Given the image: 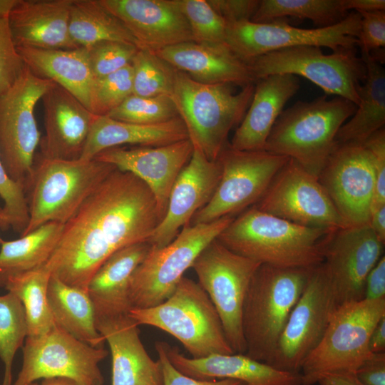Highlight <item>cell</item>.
Wrapping results in <instances>:
<instances>
[{
  "label": "cell",
  "mask_w": 385,
  "mask_h": 385,
  "mask_svg": "<svg viewBox=\"0 0 385 385\" xmlns=\"http://www.w3.org/2000/svg\"><path fill=\"white\" fill-rule=\"evenodd\" d=\"M160 222L155 197L147 185L115 168L64 224L45 265L64 283L87 291L91 277L111 255L149 242Z\"/></svg>",
  "instance_id": "6da1fadb"
},
{
  "label": "cell",
  "mask_w": 385,
  "mask_h": 385,
  "mask_svg": "<svg viewBox=\"0 0 385 385\" xmlns=\"http://www.w3.org/2000/svg\"><path fill=\"white\" fill-rule=\"evenodd\" d=\"M332 232L302 226L252 206L235 217L217 240L235 253L260 264L313 268L323 262L324 247Z\"/></svg>",
  "instance_id": "7a4b0ae2"
},
{
  "label": "cell",
  "mask_w": 385,
  "mask_h": 385,
  "mask_svg": "<svg viewBox=\"0 0 385 385\" xmlns=\"http://www.w3.org/2000/svg\"><path fill=\"white\" fill-rule=\"evenodd\" d=\"M353 102L327 96L311 101H297L284 110L267 139L265 150L293 159L319 177L334 148L342 125L356 111Z\"/></svg>",
  "instance_id": "3957f363"
},
{
  "label": "cell",
  "mask_w": 385,
  "mask_h": 385,
  "mask_svg": "<svg viewBox=\"0 0 385 385\" xmlns=\"http://www.w3.org/2000/svg\"><path fill=\"white\" fill-rule=\"evenodd\" d=\"M313 268L259 265L250 282L242 312L245 355L270 365Z\"/></svg>",
  "instance_id": "277c9868"
},
{
  "label": "cell",
  "mask_w": 385,
  "mask_h": 385,
  "mask_svg": "<svg viewBox=\"0 0 385 385\" xmlns=\"http://www.w3.org/2000/svg\"><path fill=\"white\" fill-rule=\"evenodd\" d=\"M228 83H203L176 71L171 96L194 148L217 160L232 128L243 119L255 83L236 93Z\"/></svg>",
  "instance_id": "5b68a950"
},
{
  "label": "cell",
  "mask_w": 385,
  "mask_h": 385,
  "mask_svg": "<svg viewBox=\"0 0 385 385\" xmlns=\"http://www.w3.org/2000/svg\"><path fill=\"white\" fill-rule=\"evenodd\" d=\"M116 168L91 160L38 157L25 186L29 222L24 235L48 222L65 224Z\"/></svg>",
  "instance_id": "8992f818"
},
{
  "label": "cell",
  "mask_w": 385,
  "mask_h": 385,
  "mask_svg": "<svg viewBox=\"0 0 385 385\" xmlns=\"http://www.w3.org/2000/svg\"><path fill=\"white\" fill-rule=\"evenodd\" d=\"M128 315L138 325L155 327L176 338L192 358L234 353L207 294L188 277L183 276L162 303L149 308H132Z\"/></svg>",
  "instance_id": "52a82bcc"
},
{
  "label": "cell",
  "mask_w": 385,
  "mask_h": 385,
  "mask_svg": "<svg viewBox=\"0 0 385 385\" xmlns=\"http://www.w3.org/2000/svg\"><path fill=\"white\" fill-rule=\"evenodd\" d=\"M384 317L385 298L362 299L337 308L322 340L302 366V385H314L327 374L355 373L371 354L369 337Z\"/></svg>",
  "instance_id": "ba28073f"
},
{
  "label": "cell",
  "mask_w": 385,
  "mask_h": 385,
  "mask_svg": "<svg viewBox=\"0 0 385 385\" xmlns=\"http://www.w3.org/2000/svg\"><path fill=\"white\" fill-rule=\"evenodd\" d=\"M234 218V216H225L208 223L189 224L165 247L151 246L131 279L132 307H153L168 299L200 252Z\"/></svg>",
  "instance_id": "9c48e42d"
},
{
  "label": "cell",
  "mask_w": 385,
  "mask_h": 385,
  "mask_svg": "<svg viewBox=\"0 0 385 385\" xmlns=\"http://www.w3.org/2000/svg\"><path fill=\"white\" fill-rule=\"evenodd\" d=\"M255 81L273 74L302 76L327 95L346 98L356 106L358 88L366 68L355 48H341L324 54L321 47L299 46L271 51L245 62Z\"/></svg>",
  "instance_id": "30bf717a"
},
{
  "label": "cell",
  "mask_w": 385,
  "mask_h": 385,
  "mask_svg": "<svg viewBox=\"0 0 385 385\" xmlns=\"http://www.w3.org/2000/svg\"><path fill=\"white\" fill-rule=\"evenodd\" d=\"M51 82L25 66L15 82L0 94V159L9 177L24 189L41 140L34 109Z\"/></svg>",
  "instance_id": "8fae6325"
},
{
  "label": "cell",
  "mask_w": 385,
  "mask_h": 385,
  "mask_svg": "<svg viewBox=\"0 0 385 385\" xmlns=\"http://www.w3.org/2000/svg\"><path fill=\"white\" fill-rule=\"evenodd\" d=\"M260 262L230 250L217 238L198 255L192 267L220 318L234 353L245 354L242 312L251 279Z\"/></svg>",
  "instance_id": "7c38bea8"
},
{
  "label": "cell",
  "mask_w": 385,
  "mask_h": 385,
  "mask_svg": "<svg viewBox=\"0 0 385 385\" xmlns=\"http://www.w3.org/2000/svg\"><path fill=\"white\" fill-rule=\"evenodd\" d=\"M217 160L221 167L218 185L190 225L234 216L255 205L289 158L266 150H238L227 143Z\"/></svg>",
  "instance_id": "4fadbf2b"
},
{
  "label": "cell",
  "mask_w": 385,
  "mask_h": 385,
  "mask_svg": "<svg viewBox=\"0 0 385 385\" xmlns=\"http://www.w3.org/2000/svg\"><path fill=\"white\" fill-rule=\"evenodd\" d=\"M361 27V15L351 11L339 24L326 28L301 29L282 19L268 23L250 21L227 24L225 43L240 59L247 62L282 48L315 46L332 51L355 48Z\"/></svg>",
  "instance_id": "5bb4252c"
},
{
  "label": "cell",
  "mask_w": 385,
  "mask_h": 385,
  "mask_svg": "<svg viewBox=\"0 0 385 385\" xmlns=\"http://www.w3.org/2000/svg\"><path fill=\"white\" fill-rule=\"evenodd\" d=\"M108 354L54 325L46 334L26 337L23 364L14 385H29L40 379L66 377L86 385H103L98 364Z\"/></svg>",
  "instance_id": "9a60e30c"
},
{
  "label": "cell",
  "mask_w": 385,
  "mask_h": 385,
  "mask_svg": "<svg viewBox=\"0 0 385 385\" xmlns=\"http://www.w3.org/2000/svg\"><path fill=\"white\" fill-rule=\"evenodd\" d=\"M253 206L302 226L332 231L346 227L318 178L292 158Z\"/></svg>",
  "instance_id": "2e32d148"
},
{
  "label": "cell",
  "mask_w": 385,
  "mask_h": 385,
  "mask_svg": "<svg viewBox=\"0 0 385 385\" xmlns=\"http://www.w3.org/2000/svg\"><path fill=\"white\" fill-rule=\"evenodd\" d=\"M336 309L321 264L312 270L307 285L289 316L270 365L280 371L300 373L304 361L322 340Z\"/></svg>",
  "instance_id": "e0dca14e"
},
{
  "label": "cell",
  "mask_w": 385,
  "mask_h": 385,
  "mask_svg": "<svg viewBox=\"0 0 385 385\" xmlns=\"http://www.w3.org/2000/svg\"><path fill=\"white\" fill-rule=\"evenodd\" d=\"M318 180L346 227L369 225L375 175L363 145L337 143Z\"/></svg>",
  "instance_id": "ac0fdd59"
},
{
  "label": "cell",
  "mask_w": 385,
  "mask_h": 385,
  "mask_svg": "<svg viewBox=\"0 0 385 385\" xmlns=\"http://www.w3.org/2000/svg\"><path fill=\"white\" fill-rule=\"evenodd\" d=\"M384 244L369 225L332 232L322 265L337 308L364 299L366 277L383 256Z\"/></svg>",
  "instance_id": "d6986e66"
},
{
  "label": "cell",
  "mask_w": 385,
  "mask_h": 385,
  "mask_svg": "<svg viewBox=\"0 0 385 385\" xmlns=\"http://www.w3.org/2000/svg\"><path fill=\"white\" fill-rule=\"evenodd\" d=\"M192 153L193 145L188 138L161 146L113 147L93 158L130 173L144 182L155 197L161 221L173 185Z\"/></svg>",
  "instance_id": "ffe728a7"
},
{
  "label": "cell",
  "mask_w": 385,
  "mask_h": 385,
  "mask_svg": "<svg viewBox=\"0 0 385 385\" xmlns=\"http://www.w3.org/2000/svg\"><path fill=\"white\" fill-rule=\"evenodd\" d=\"M220 177L219 161L208 160L193 147L190 160L173 185L164 217L148 242L153 247L168 245L181 227L189 225L195 214L212 198Z\"/></svg>",
  "instance_id": "44dd1931"
},
{
  "label": "cell",
  "mask_w": 385,
  "mask_h": 385,
  "mask_svg": "<svg viewBox=\"0 0 385 385\" xmlns=\"http://www.w3.org/2000/svg\"><path fill=\"white\" fill-rule=\"evenodd\" d=\"M41 100L45 135L39 143L40 156L79 159L97 115L68 91L53 81Z\"/></svg>",
  "instance_id": "7402d4cb"
},
{
  "label": "cell",
  "mask_w": 385,
  "mask_h": 385,
  "mask_svg": "<svg viewBox=\"0 0 385 385\" xmlns=\"http://www.w3.org/2000/svg\"><path fill=\"white\" fill-rule=\"evenodd\" d=\"M137 41L157 51L194 41L190 26L173 0H99Z\"/></svg>",
  "instance_id": "603a6c76"
},
{
  "label": "cell",
  "mask_w": 385,
  "mask_h": 385,
  "mask_svg": "<svg viewBox=\"0 0 385 385\" xmlns=\"http://www.w3.org/2000/svg\"><path fill=\"white\" fill-rule=\"evenodd\" d=\"M96 325L111 350L112 385H163L161 363L149 356L128 314L96 317Z\"/></svg>",
  "instance_id": "cb8c5ba5"
},
{
  "label": "cell",
  "mask_w": 385,
  "mask_h": 385,
  "mask_svg": "<svg viewBox=\"0 0 385 385\" xmlns=\"http://www.w3.org/2000/svg\"><path fill=\"white\" fill-rule=\"evenodd\" d=\"M168 359L182 374L199 380L233 379L245 385H302L300 373L278 370L245 354H215L189 358L165 344Z\"/></svg>",
  "instance_id": "d4e9b609"
},
{
  "label": "cell",
  "mask_w": 385,
  "mask_h": 385,
  "mask_svg": "<svg viewBox=\"0 0 385 385\" xmlns=\"http://www.w3.org/2000/svg\"><path fill=\"white\" fill-rule=\"evenodd\" d=\"M177 71L203 83H228L242 88L255 81L247 64L226 43L188 41L155 51Z\"/></svg>",
  "instance_id": "484cf974"
},
{
  "label": "cell",
  "mask_w": 385,
  "mask_h": 385,
  "mask_svg": "<svg viewBox=\"0 0 385 385\" xmlns=\"http://www.w3.org/2000/svg\"><path fill=\"white\" fill-rule=\"evenodd\" d=\"M73 0H19L9 24L16 48L46 49L78 48L69 34Z\"/></svg>",
  "instance_id": "4316f807"
},
{
  "label": "cell",
  "mask_w": 385,
  "mask_h": 385,
  "mask_svg": "<svg viewBox=\"0 0 385 385\" xmlns=\"http://www.w3.org/2000/svg\"><path fill=\"white\" fill-rule=\"evenodd\" d=\"M299 87V78L292 74H273L256 80L250 106L230 145L238 150H265L274 123Z\"/></svg>",
  "instance_id": "83f0119b"
},
{
  "label": "cell",
  "mask_w": 385,
  "mask_h": 385,
  "mask_svg": "<svg viewBox=\"0 0 385 385\" xmlns=\"http://www.w3.org/2000/svg\"><path fill=\"white\" fill-rule=\"evenodd\" d=\"M151 248L148 242L125 247L111 255L97 270L87 287L96 317L128 314L132 277Z\"/></svg>",
  "instance_id": "f1b7e54d"
},
{
  "label": "cell",
  "mask_w": 385,
  "mask_h": 385,
  "mask_svg": "<svg viewBox=\"0 0 385 385\" xmlns=\"http://www.w3.org/2000/svg\"><path fill=\"white\" fill-rule=\"evenodd\" d=\"M180 116L157 124H137L97 116L79 159H93L100 152L113 147L161 146L188 139Z\"/></svg>",
  "instance_id": "f546056e"
},
{
  "label": "cell",
  "mask_w": 385,
  "mask_h": 385,
  "mask_svg": "<svg viewBox=\"0 0 385 385\" xmlns=\"http://www.w3.org/2000/svg\"><path fill=\"white\" fill-rule=\"evenodd\" d=\"M16 49L25 66L34 74L64 88L91 111L95 78L86 48L46 49L19 47Z\"/></svg>",
  "instance_id": "4dcf8cb0"
},
{
  "label": "cell",
  "mask_w": 385,
  "mask_h": 385,
  "mask_svg": "<svg viewBox=\"0 0 385 385\" xmlns=\"http://www.w3.org/2000/svg\"><path fill=\"white\" fill-rule=\"evenodd\" d=\"M361 58L366 68V76L358 88L359 101L354 115L339 128L338 144L364 142L385 124V70L382 64L368 54Z\"/></svg>",
  "instance_id": "1f68e13d"
},
{
  "label": "cell",
  "mask_w": 385,
  "mask_h": 385,
  "mask_svg": "<svg viewBox=\"0 0 385 385\" xmlns=\"http://www.w3.org/2000/svg\"><path fill=\"white\" fill-rule=\"evenodd\" d=\"M47 301L56 325L88 345L103 346L105 339L96 328L95 309L87 291L51 275Z\"/></svg>",
  "instance_id": "d6a6232c"
},
{
  "label": "cell",
  "mask_w": 385,
  "mask_h": 385,
  "mask_svg": "<svg viewBox=\"0 0 385 385\" xmlns=\"http://www.w3.org/2000/svg\"><path fill=\"white\" fill-rule=\"evenodd\" d=\"M64 224L48 222L32 232L11 241H1L0 249V287L16 275L46 263L62 234Z\"/></svg>",
  "instance_id": "836d02e7"
},
{
  "label": "cell",
  "mask_w": 385,
  "mask_h": 385,
  "mask_svg": "<svg viewBox=\"0 0 385 385\" xmlns=\"http://www.w3.org/2000/svg\"><path fill=\"white\" fill-rule=\"evenodd\" d=\"M69 34L77 47L88 48L106 41L126 42L139 47L121 21L106 9L99 0H73Z\"/></svg>",
  "instance_id": "e575fe53"
},
{
  "label": "cell",
  "mask_w": 385,
  "mask_h": 385,
  "mask_svg": "<svg viewBox=\"0 0 385 385\" xmlns=\"http://www.w3.org/2000/svg\"><path fill=\"white\" fill-rule=\"evenodd\" d=\"M51 275V272L43 265L9 278L4 287L14 294L24 307L27 337L41 336L55 325L47 301Z\"/></svg>",
  "instance_id": "d590c367"
},
{
  "label": "cell",
  "mask_w": 385,
  "mask_h": 385,
  "mask_svg": "<svg viewBox=\"0 0 385 385\" xmlns=\"http://www.w3.org/2000/svg\"><path fill=\"white\" fill-rule=\"evenodd\" d=\"M343 0H260L250 21L268 23L291 16L311 20L317 28L332 26L348 15Z\"/></svg>",
  "instance_id": "8d00e7d4"
},
{
  "label": "cell",
  "mask_w": 385,
  "mask_h": 385,
  "mask_svg": "<svg viewBox=\"0 0 385 385\" xmlns=\"http://www.w3.org/2000/svg\"><path fill=\"white\" fill-rule=\"evenodd\" d=\"M131 66L133 95L142 97L172 96L177 70L154 51L139 48Z\"/></svg>",
  "instance_id": "74e56055"
},
{
  "label": "cell",
  "mask_w": 385,
  "mask_h": 385,
  "mask_svg": "<svg viewBox=\"0 0 385 385\" xmlns=\"http://www.w3.org/2000/svg\"><path fill=\"white\" fill-rule=\"evenodd\" d=\"M26 337L27 324L21 302L11 292L0 295V359L4 365L2 385H12L14 356Z\"/></svg>",
  "instance_id": "f35d334b"
},
{
  "label": "cell",
  "mask_w": 385,
  "mask_h": 385,
  "mask_svg": "<svg viewBox=\"0 0 385 385\" xmlns=\"http://www.w3.org/2000/svg\"><path fill=\"white\" fill-rule=\"evenodd\" d=\"M107 116L120 121L150 125L168 121L179 115L171 96L142 97L132 94Z\"/></svg>",
  "instance_id": "ab89813d"
},
{
  "label": "cell",
  "mask_w": 385,
  "mask_h": 385,
  "mask_svg": "<svg viewBox=\"0 0 385 385\" xmlns=\"http://www.w3.org/2000/svg\"><path fill=\"white\" fill-rule=\"evenodd\" d=\"M186 19L194 41L226 43L227 23L207 0H173Z\"/></svg>",
  "instance_id": "60d3db41"
},
{
  "label": "cell",
  "mask_w": 385,
  "mask_h": 385,
  "mask_svg": "<svg viewBox=\"0 0 385 385\" xmlns=\"http://www.w3.org/2000/svg\"><path fill=\"white\" fill-rule=\"evenodd\" d=\"M133 94L131 64L107 76L95 78L91 111L97 116L107 115Z\"/></svg>",
  "instance_id": "b9f144b4"
},
{
  "label": "cell",
  "mask_w": 385,
  "mask_h": 385,
  "mask_svg": "<svg viewBox=\"0 0 385 385\" xmlns=\"http://www.w3.org/2000/svg\"><path fill=\"white\" fill-rule=\"evenodd\" d=\"M86 48L93 76L98 78L131 64L139 47L126 42L106 41Z\"/></svg>",
  "instance_id": "7bdbcfd3"
},
{
  "label": "cell",
  "mask_w": 385,
  "mask_h": 385,
  "mask_svg": "<svg viewBox=\"0 0 385 385\" xmlns=\"http://www.w3.org/2000/svg\"><path fill=\"white\" fill-rule=\"evenodd\" d=\"M0 197L4 201L1 210L9 227L21 235L29 222L25 189L21 184L13 181L9 177L1 159Z\"/></svg>",
  "instance_id": "ee69618b"
},
{
  "label": "cell",
  "mask_w": 385,
  "mask_h": 385,
  "mask_svg": "<svg viewBox=\"0 0 385 385\" xmlns=\"http://www.w3.org/2000/svg\"><path fill=\"white\" fill-rule=\"evenodd\" d=\"M25 64L14 43L8 18H0V94L19 77Z\"/></svg>",
  "instance_id": "f6af8a7d"
},
{
  "label": "cell",
  "mask_w": 385,
  "mask_h": 385,
  "mask_svg": "<svg viewBox=\"0 0 385 385\" xmlns=\"http://www.w3.org/2000/svg\"><path fill=\"white\" fill-rule=\"evenodd\" d=\"M371 153L375 175V186L371 207L374 210L385 205V129L372 134L363 144Z\"/></svg>",
  "instance_id": "bcb514c9"
},
{
  "label": "cell",
  "mask_w": 385,
  "mask_h": 385,
  "mask_svg": "<svg viewBox=\"0 0 385 385\" xmlns=\"http://www.w3.org/2000/svg\"><path fill=\"white\" fill-rule=\"evenodd\" d=\"M361 27L357 37L361 53L385 47V11L360 12Z\"/></svg>",
  "instance_id": "7dc6e473"
},
{
  "label": "cell",
  "mask_w": 385,
  "mask_h": 385,
  "mask_svg": "<svg viewBox=\"0 0 385 385\" xmlns=\"http://www.w3.org/2000/svg\"><path fill=\"white\" fill-rule=\"evenodd\" d=\"M165 342H156L155 348L162 366L163 385H245L233 379L199 380L180 372L171 364L166 354Z\"/></svg>",
  "instance_id": "c3c4849f"
},
{
  "label": "cell",
  "mask_w": 385,
  "mask_h": 385,
  "mask_svg": "<svg viewBox=\"0 0 385 385\" xmlns=\"http://www.w3.org/2000/svg\"><path fill=\"white\" fill-rule=\"evenodd\" d=\"M227 24L251 21L260 0H207Z\"/></svg>",
  "instance_id": "681fc988"
},
{
  "label": "cell",
  "mask_w": 385,
  "mask_h": 385,
  "mask_svg": "<svg viewBox=\"0 0 385 385\" xmlns=\"http://www.w3.org/2000/svg\"><path fill=\"white\" fill-rule=\"evenodd\" d=\"M354 374L363 385H385V352L371 353Z\"/></svg>",
  "instance_id": "f907efd6"
},
{
  "label": "cell",
  "mask_w": 385,
  "mask_h": 385,
  "mask_svg": "<svg viewBox=\"0 0 385 385\" xmlns=\"http://www.w3.org/2000/svg\"><path fill=\"white\" fill-rule=\"evenodd\" d=\"M385 298V257L383 255L369 273L364 287V299Z\"/></svg>",
  "instance_id": "816d5d0a"
},
{
  "label": "cell",
  "mask_w": 385,
  "mask_h": 385,
  "mask_svg": "<svg viewBox=\"0 0 385 385\" xmlns=\"http://www.w3.org/2000/svg\"><path fill=\"white\" fill-rule=\"evenodd\" d=\"M345 9L360 12L385 11L384 0H343Z\"/></svg>",
  "instance_id": "f5cc1de1"
},
{
  "label": "cell",
  "mask_w": 385,
  "mask_h": 385,
  "mask_svg": "<svg viewBox=\"0 0 385 385\" xmlns=\"http://www.w3.org/2000/svg\"><path fill=\"white\" fill-rule=\"evenodd\" d=\"M369 350L371 353L385 352V317L379 320L371 334Z\"/></svg>",
  "instance_id": "db71d44e"
},
{
  "label": "cell",
  "mask_w": 385,
  "mask_h": 385,
  "mask_svg": "<svg viewBox=\"0 0 385 385\" xmlns=\"http://www.w3.org/2000/svg\"><path fill=\"white\" fill-rule=\"evenodd\" d=\"M317 384L319 385H363L354 373L327 374L322 376Z\"/></svg>",
  "instance_id": "11a10c76"
},
{
  "label": "cell",
  "mask_w": 385,
  "mask_h": 385,
  "mask_svg": "<svg viewBox=\"0 0 385 385\" xmlns=\"http://www.w3.org/2000/svg\"><path fill=\"white\" fill-rule=\"evenodd\" d=\"M369 226L376 237L385 242V205L371 212Z\"/></svg>",
  "instance_id": "9f6ffc18"
},
{
  "label": "cell",
  "mask_w": 385,
  "mask_h": 385,
  "mask_svg": "<svg viewBox=\"0 0 385 385\" xmlns=\"http://www.w3.org/2000/svg\"><path fill=\"white\" fill-rule=\"evenodd\" d=\"M41 385H86L76 380L66 377H55L43 379Z\"/></svg>",
  "instance_id": "6f0895ef"
},
{
  "label": "cell",
  "mask_w": 385,
  "mask_h": 385,
  "mask_svg": "<svg viewBox=\"0 0 385 385\" xmlns=\"http://www.w3.org/2000/svg\"><path fill=\"white\" fill-rule=\"evenodd\" d=\"M19 0H0V18H8Z\"/></svg>",
  "instance_id": "680465c9"
},
{
  "label": "cell",
  "mask_w": 385,
  "mask_h": 385,
  "mask_svg": "<svg viewBox=\"0 0 385 385\" xmlns=\"http://www.w3.org/2000/svg\"><path fill=\"white\" fill-rule=\"evenodd\" d=\"M9 227L7 222H6V220L4 216V214L2 212V210L1 208H0V230L1 229H6ZM1 241H2V239L0 237V245L1 243Z\"/></svg>",
  "instance_id": "91938a15"
},
{
  "label": "cell",
  "mask_w": 385,
  "mask_h": 385,
  "mask_svg": "<svg viewBox=\"0 0 385 385\" xmlns=\"http://www.w3.org/2000/svg\"><path fill=\"white\" fill-rule=\"evenodd\" d=\"M29 385H41V384H38L36 382H34V383H31V384H30Z\"/></svg>",
  "instance_id": "94428289"
}]
</instances>
